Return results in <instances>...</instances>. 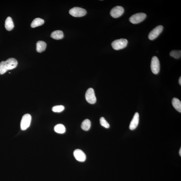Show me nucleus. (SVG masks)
<instances>
[{
    "instance_id": "nucleus-1",
    "label": "nucleus",
    "mask_w": 181,
    "mask_h": 181,
    "mask_svg": "<svg viewBox=\"0 0 181 181\" xmlns=\"http://www.w3.org/2000/svg\"><path fill=\"white\" fill-rule=\"evenodd\" d=\"M17 64V60L13 58H9L5 61L0 62V74H4L8 70L15 68Z\"/></svg>"
},
{
    "instance_id": "nucleus-2",
    "label": "nucleus",
    "mask_w": 181,
    "mask_h": 181,
    "mask_svg": "<svg viewBox=\"0 0 181 181\" xmlns=\"http://www.w3.org/2000/svg\"><path fill=\"white\" fill-rule=\"evenodd\" d=\"M128 42L126 39H119L113 41L111 43V45L114 50H119L126 47Z\"/></svg>"
},
{
    "instance_id": "nucleus-3",
    "label": "nucleus",
    "mask_w": 181,
    "mask_h": 181,
    "mask_svg": "<svg viewBox=\"0 0 181 181\" xmlns=\"http://www.w3.org/2000/svg\"><path fill=\"white\" fill-rule=\"evenodd\" d=\"M69 13L73 17H80L85 15L86 13V11L85 9L82 8L75 7L70 9Z\"/></svg>"
},
{
    "instance_id": "nucleus-4",
    "label": "nucleus",
    "mask_w": 181,
    "mask_h": 181,
    "mask_svg": "<svg viewBox=\"0 0 181 181\" xmlns=\"http://www.w3.org/2000/svg\"><path fill=\"white\" fill-rule=\"evenodd\" d=\"M147 15L144 13L135 14L130 17L129 21L133 24H137L142 21L146 18Z\"/></svg>"
},
{
    "instance_id": "nucleus-5",
    "label": "nucleus",
    "mask_w": 181,
    "mask_h": 181,
    "mask_svg": "<svg viewBox=\"0 0 181 181\" xmlns=\"http://www.w3.org/2000/svg\"><path fill=\"white\" fill-rule=\"evenodd\" d=\"M32 117L29 114H25L21 119V129L23 131L25 130L30 126Z\"/></svg>"
},
{
    "instance_id": "nucleus-6",
    "label": "nucleus",
    "mask_w": 181,
    "mask_h": 181,
    "mask_svg": "<svg viewBox=\"0 0 181 181\" xmlns=\"http://www.w3.org/2000/svg\"><path fill=\"white\" fill-rule=\"evenodd\" d=\"M151 69L153 74H158L160 70V64L159 59L157 56L153 57L151 60Z\"/></svg>"
},
{
    "instance_id": "nucleus-7",
    "label": "nucleus",
    "mask_w": 181,
    "mask_h": 181,
    "mask_svg": "<svg viewBox=\"0 0 181 181\" xmlns=\"http://www.w3.org/2000/svg\"><path fill=\"white\" fill-rule=\"evenodd\" d=\"M86 99L88 103L91 104H95L96 101L95 92L93 88H90L86 91L85 94Z\"/></svg>"
},
{
    "instance_id": "nucleus-8",
    "label": "nucleus",
    "mask_w": 181,
    "mask_h": 181,
    "mask_svg": "<svg viewBox=\"0 0 181 181\" xmlns=\"http://www.w3.org/2000/svg\"><path fill=\"white\" fill-rule=\"evenodd\" d=\"M163 27L162 25H159L151 31L148 35V38L151 40H154L162 32Z\"/></svg>"
},
{
    "instance_id": "nucleus-9",
    "label": "nucleus",
    "mask_w": 181,
    "mask_h": 181,
    "mask_svg": "<svg viewBox=\"0 0 181 181\" xmlns=\"http://www.w3.org/2000/svg\"><path fill=\"white\" fill-rule=\"evenodd\" d=\"M124 12V9L121 6H117L112 9L110 14L113 18H117L121 16Z\"/></svg>"
},
{
    "instance_id": "nucleus-10",
    "label": "nucleus",
    "mask_w": 181,
    "mask_h": 181,
    "mask_svg": "<svg viewBox=\"0 0 181 181\" xmlns=\"http://www.w3.org/2000/svg\"><path fill=\"white\" fill-rule=\"evenodd\" d=\"M74 155L76 160L80 162H83L86 160V155L81 149H75L74 152Z\"/></svg>"
},
{
    "instance_id": "nucleus-11",
    "label": "nucleus",
    "mask_w": 181,
    "mask_h": 181,
    "mask_svg": "<svg viewBox=\"0 0 181 181\" xmlns=\"http://www.w3.org/2000/svg\"><path fill=\"white\" fill-rule=\"evenodd\" d=\"M139 122V115L138 113H136L134 115L130 124L129 128L131 130H133L136 129Z\"/></svg>"
},
{
    "instance_id": "nucleus-12",
    "label": "nucleus",
    "mask_w": 181,
    "mask_h": 181,
    "mask_svg": "<svg viewBox=\"0 0 181 181\" xmlns=\"http://www.w3.org/2000/svg\"><path fill=\"white\" fill-rule=\"evenodd\" d=\"M14 25L12 19L11 17H8L6 19L5 23V27L8 31H11L13 28Z\"/></svg>"
},
{
    "instance_id": "nucleus-13",
    "label": "nucleus",
    "mask_w": 181,
    "mask_h": 181,
    "mask_svg": "<svg viewBox=\"0 0 181 181\" xmlns=\"http://www.w3.org/2000/svg\"><path fill=\"white\" fill-rule=\"evenodd\" d=\"M51 37L56 40H60L64 38V33L62 31H55L51 34Z\"/></svg>"
},
{
    "instance_id": "nucleus-14",
    "label": "nucleus",
    "mask_w": 181,
    "mask_h": 181,
    "mask_svg": "<svg viewBox=\"0 0 181 181\" xmlns=\"http://www.w3.org/2000/svg\"><path fill=\"white\" fill-rule=\"evenodd\" d=\"M46 44L44 41H39L36 43V50L37 52L41 53L44 52L46 48Z\"/></svg>"
},
{
    "instance_id": "nucleus-15",
    "label": "nucleus",
    "mask_w": 181,
    "mask_h": 181,
    "mask_svg": "<svg viewBox=\"0 0 181 181\" xmlns=\"http://www.w3.org/2000/svg\"><path fill=\"white\" fill-rule=\"evenodd\" d=\"M172 104L173 107L176 111L181 113V102L178 98H174L172 100Z\"/></svg>"
},
{
    "instance_id": "nucleus-16",
    "label": "nucleus",
    "mask_w": 181,
    "mask_h": 181,
    "mask_svg": "<svg viewBox=\"0 0 181 181\" xmlns=\"http://www.w3.org/2000/svg\"><path fill=\"white\" fill-rule=\"evenodd\" d=\"M44 19L40 18H36L33 20L31 25L32 28L40 26L44 24Z\"/></svg>"
},
{
    "instance_id": "nucleus-17",
    "label": "nucleus",
    "mask_w": 181,
    "mask_h": 181,
    "mask_svg": "<svg viewBox=\"0 0 181 181\" xmlns=\"http://www.w3.org/2000/svg\"><path fill=\"white\" fill-rule=\"evenodd\" d=\"M91 127V122L90 120L86 119L84 120L82 123L81 127L84 131H88L90 129Z\"/></svg>"
},
{
    "instance_id": "nucleus-18",
    "label": "nucleus",
    "mask_w": 181,
    "mask_h": 181,
    "mask_svg": "<svg viewBox=\"0 0 181 181\" xmlns=\"http://www.w3.org/2000/svg\"><path fill=\"white\" fill-rule=\"evenodd\" d=\"M54 130L56 133L60 134L64 133L66 131L65 127L62 124H59L55 126Z\"/></svg>"
},
{
    "instance_id": "nucleus-19",
    "label": "nucleus",
    "mask_w": 181,
    "mask_h": 181,
    "mask_svg": "<svg viewBox=\"0 0 181 181\" xmlns=\"http://www.w3.org/2000/svg\"><path fill=\"white\" fill-rule=\"evenodd\" d=\"M170 56L176 59H179L181 56V50H172L170 53Z\"/></svg>"
},
{
    "instance_id": "nucleus-20",
    "label": "nucleus",
    "mask_w": 181,
    "mask_h": 181,
    "mask_svg": "<svg viewBox=\"0 0 181 181\" xmlns=\"http://www.w3.org/2000/svg\"><path fill=\"white\" fill-rule=\"evenodd\" d=\"M64 107L63 105H57L54 106L52 108V111L55 113H60L63 111Z\"/></svg>"
},
{
    "instance_id": "nucleus-21",
    "label": "nucleus",
    "mask_w": 181,
    "mask_h": 181,
    "mask_svg": "<svg viewBox=\"0 0 181 181\" xmlns=\"http://www.w3.org/2000/svg\"><path fill=\"white\" fill-rule=\"evenodd\" d=\"M100 124L106 128H109L110 125L104 117H101L100 119Z\"/></svg>"
},
{
    "instance_id": "nucleus-22",
    "label": "nucleus",
    "mask_w": 181,
    "mask_h": 181,
    "mask_svg": "<svg viewBox=\"0 0 181 181\" xmlns=\"http://www.w3.org/2000/svg\"><path fill=\"white\" fill-rule=\"evenodd\" d=\"M179 84H180V85H181V76L180 77V78H179Z\"/></svg>"
},
{
    "instance_id": "nucleus-23",
    "label": "nucleus",
    "mask_w": 181,
    "mask_h": 181,
    "mask_svg": "<svg viewBox=\"0 0 181 181\" xmlns=\"http://www.w3.org/2000/svg\"><path fill=\"white\" fill-rule=\"evenodd\" d=\"M179 154H180V156H181V148H180V151H179Z\"/></svg>"
}]
</instances>
